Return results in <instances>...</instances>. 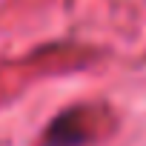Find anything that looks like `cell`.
Segmentation results:
<instances>
[{
  "mask_svg": "<svg viewBox=\"0 0 146 146\" xmlns=\"http://www.w3.org/2000/svg\"><path fill=\"white\" fill-rule=\"evenodd\" d=\"M86 140V126L80 123V109H69L52 120L40 146H80Z\"/></svg>",
  "mask_w": 146,
  "mask_h": 146,
  "instance_id": "6da1fadb",
  "label": "cell"
}]
</instances>
